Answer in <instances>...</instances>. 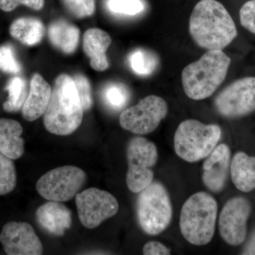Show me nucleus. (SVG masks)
<instances>
[{"instance_id":"29","label":"nucleus","mask_w":255,"mask_h":255,"mask_svg":"<svg viewBox=\"0 0 255 255\" xmlns=\"http://www.w3.org/2000/svg\"><path fill=\"white\" fill-rule=\"evenodd\" d=\"M73 80L80 102H81L84 112L90 110L93 105V98H92V88L90 81L86 77L81 74H78L74 76Z\"/></svg>"},{"instance_id":"4","label":"nucleus","mask_w":255,"mask_h":255,"mask_svg":"<svg viewBox=\"0 0 255 255\" xmlns=\"http://www.w3.org/2000/svg\"><path fill=\"white\" fill-rule=\"evenodd\" d=\"M218 204L204 191L191 195L181 210L179 228L183 237L191 244L204 246L212 241L217 219Z\"/></svg>"},{"instance_id":"12","label":"nucleus","mask_w":255,"mask_h":255,"mask_svg":"<svg viewBox=\"0 0 255 255\" xmlns=\"http://www.w3.org/2000/svg\"><path fill=\"white\" fill-rule=\"evenodd\" d=\"M251 210V203L244 197L233 198L223 206L219 217V233L230 246H240L246 240Z\"/></svg>"},{"instance_id":"16","label":"nucleus","mask_w":255,"mask_h":255,"mask_svg":"<svg viewBox=\"0 0 255 255\" xmlns=\"http://www.w3.org/2000/svg\"><path fill=\"white\" fill-rule=\"evenodd\" d=\"M52 88L40 74L35 73L30 82L29 92L22 107L23 118L33 122L45 114L50 100Z\"/></svg>"},{"instance_id":"1","label":"nucleus","mask_w":255,"mask_h":255,"mask_svg":"<svg viewBox=\"0 0 255 255\" xmlns=\"http://www.w3.org/2000/svg\"><path fill=\"white\" fill-rule=\"evenodd\" d=\"M189 28L196 44L208 50H222L238 36L231 14L216 0H201L196 4L189 18Z\"/></svg>"},{"instance_id":"5","label":"nucleus","mask_w":255,"mask_h":255,"mask_svg":"<svg viewBox=\"0 0 255 255\" xmlns=\"http://www.w3.org/2000/svg\"><path fill=\"white\" fill-rule=\"evenodd\" d=\"M222 135L216 124L206 125L194 119L179 124L174 137V150L183 160L196 162L206 158L217 146Z\"/></svg>"},{"instance_id":"22","label":"nucleus","mask_w":255,"mask_h":255,"mask_svg":"<svg viewBox=\"0 0 255 255\" xmlns=\"http://www.w3.org/2000/svg\"><path fill=\"white\" fill-rule=\"evenodd\" d=\"M6 90L9 96L3 104L5 112L12 113L22 110L29 92L26 80L20 76L13 77L8 82Z\"/></svg>"},{"instance_id":"30","label":"nucleus","mask_w":255,"mask_h":255,"mask_svg":"<svg viewBox=\"0 0 255 255\" xmlns=\"http://www.w3.org/2000/svg\"><path fill=\"white\" fill-rule=\"evenodd\" d=\"M242 26L255 35V0H250L240 10Z\"/></svg>"},{"instance_id":"33","label":"nucleus","mask_w":255,"mask_h":255,"mask_svg":"<svg viewBox=\"0 0 255 255\" xmlns=\"http://www.w3.org/2000/svg\"><path fill=\"white\" fill-rule=\"evenodd\" d=\"M242 255H255V231L245 247Z\"/></svg>"},{"instance_id":"23","label":"nucleus","mask_w":255,"mask_h":255,"mask_svg":"<svg viewBox=\"0 0 255 255\" xmlns=\"http://www.w3.org/2000/svg\"><path fill=\"white\" fill-rule=\"evenodd\" d=\"M129 65L134 73L140 76H148L157 68L158 58L153 52L137 48L131 52L128 57Z\"/></svg>"},{"instance_id":"3","label":"nucleus","mask_w":255,"mask_h":255,"mask_svg":"<svg viewBox=\"0 0 255 255\" xmlns=\"http://www.w3.org/2000/svg\"><path fill=\"white\" fill-rule=\"evenodd\" d=\"M231 63V58L223 50H208L183 70L182 83L186 95L193 100L211 97L227 76Z\"/></svg>"},{"instance_id":"15","label":"nucleus","mask_w":255,"mask_h":255,"mask_svg":"<svg viewBox=\"0 0 255 255\" xmlns=\"http://www.w3.org/2000/svg\"><path fill=\"white\" fill-rule=\"evenodd\" d=\"M36 216L41 227L54 236H63L73 224L71 211L58 201L43 204L37 209Z\"/></svg>"},{"instance_id":"9","label":"nucleus","mask_w":255,"mask_h":255,"mask_svg":"<svg viewBox=\"0 0 255 255\" xmlns=\"http://www.w3.org/2000/svg\"><path fill=\"white\" fill-rule=\"evenodd\" d=\"M168 105L159 96L150 95L122 112L119 123L125 130L137 135L153 132L168 114Z\"/></svg>"},{"instance_id":"18","label":"nucleus","mask_w":255,"mask_h":255,"mask_svg":"<svg viewBox=\"0 0 255 255\" xmlns=\"http://www.w3.org/2000/svg\"><path fill=\"white\" fill-rule=\"evenodd\" d=\"M23 128L17 121L0 119V153L11 159H17L24 152Z\"/></svg>"},{"instance_id":"27","label":"nucleus","mask_w":255,"mask_h":255,"mask_svg":"<svg viewBox=\"0 0 255 255\" xmlns=\"http://www.w3.org/2000/svg\"><path fill=\"white\" fill-rule=\"evenodd\" d=\"M108 7L112 12L133 16L143 11L144 4L140 0H109Z\"/></svg>"},{"instance_id":"2","label":"nucleus","mask_w":255,"mask_h":255,"mask_svg":"<svg viewBox=\"0 0 255 255\" xmlns=\"http://www.w3.org/2000/svg\"><path fill=\"white\" fill-rule=\"evenodd\" d=\"M82 108L73 78L61 74L55 79L48 108L43 114V124L50 133L68 135L80 127Z\"/></svg>"},{"instance_id":"24","label":"nucleus","mask_w":255,"mask_h":255,"mask_svg":"<svg viewBox=\"0 0 255 255\" xmlns=\"http://www.w3.org/2000/svg\"><path fill=\"white\" fill-rule=\"evenodd\" d=\"M102 100L110 110L119 112L123 110L130 100L128 89L121 82H111L102 90Z\"/></svg>"},{"instance_id":"26","label":"nucleus","mask_w":255,"mask_h":255,"mask_svg":"<svg viewBox=\"0 0 255 255\" xmlns=\"http://www.w3.org/2000/svg\"><path fill=\"white\" fill-rule=\"evenodd\" d=\"M67 10L75 17L82 18L95 13L96 0H61Z\"/></svg>"},{"instance_id":"11","label":"nucleus","mask_w":255,"mask_h":255,"mask_svg":"<svg viewBox=\"0 0 255 255\" xmlns=\"http://www.w3.org/2000/svg\"><path fill=\"white\" fill-rule=\"evenodd\" d=\"M216 110L228 119L245 117L255 111V78L246 77L230 84L214 102Z\"/></svg>"},{"instance_id":"31","label":"nucleus","mask_w":255,"mask_h":255,"mask_svg":"<svg viewBox=\"0 0 255 255\" xmlns=\"http://www.w3.org/2000/svg\"><path fill=\"white\" fill-rule=\"evenodd\" d=\"M45 0H0V9L10 12L20 5H24L30 9L39 11L43 9Z\"/></svg>"},{"instance_id":"28","label":"nucleus","mask_w":255,"mask_h":255,"mask_svg":"<svg viewBox=\"0 0 255 255\" xmlns=\"http://www.w3.org/2000/svg\"><path fill=\"white\" fill-rule=\"evenodd\" d=\"M0 70L13 75L21 73V65L15 56L12 47L9 45L0 46Z\"/></svg>"},{"instance_id":"20","label":"nucleus","mask_w":255,"mask_h":255,"mask_svg":"<svg viewBox=\"0 0 255 255\" xmlns=\"http://www.w3.org/2000/svg\"><path fill=\"white\" fill-rule=\"evenodd\" d=\"M230 169L233 184L238 190L248 193L255 189V157L238 152L233 157Z\"/></svg>"},{"instance_id":"21","label":"nucleus","mask_w":255,"mask_h":255,"mask_svg":"<svg viewBox=\"0 0 255 255\" xmlns=\"http://www.w3.org/2000/svg\"><path fill=\"white\" fill-rule=\"evenodd\" d=\"M9 33L23 45L35 46L43 39L45 33L44 25L38 18H18L11 23Z\"/></svg>"},{"instance_id":"8","label":"nucleus","mask_w":255,"mask_h":255,"mask_svg":"<svg viewBox=\"0 0 255 255\" xmlns=\"http://www.w3.org/2000/svg\"><path fill=\"white\" fill-rule=\"evenodd\" d=\"M86 180V173L80 167L63 166L40 177L36 183V190L46 200L64 202L76 196Z\"/></svg>"},{"instance_id":"25","label":"nucleus","mask_w":255,"mask_h":255,"mask_svg":"<svg viewBox=\"0 0 255 255\" xmlns=\"http://www.w3.org/2000/svg\"><path fill=\"white\" fill-rule=\"evenodd\" d=\"M11 160L0 153V195L9 194L16 187V169Z\"/></svg>"},{"instance_id":"14","label":"nucleus","mask_w":255,"mask_h":255,"mask_svg":"<svg viewBox=\"0 0 255 255\" xmlns=\"http://www.w3.org/2000/svg\"><path fill=\"white\" fill-rule=\"evenodd\" d=\"M231 149L226 144L216 146L203 164L202 181L212 192L218 193L226 186L231 169Z\"/></svg>"},{"instance_id":"6","label":"nucleus","mask_w":255,"mask_h":255,"mask_svg":"<svg viewBox=\"0 0 255 255\" xmlns=\"http://www.w3.org/2000/svg\"><path fill=\"white\" fill-rule=\"evenodd\" d=\"M172 205L167 189L152 182L137 197V216L146 234L157 236L169 227L172 219Z\"/></svg>"},{"instance_id":"13","label":"nucleus","mask_w":255,"mask_h":255,"mask_svg":"<svg viewBox=\"0 0 255 255\" xmlns=\"http://www.w3.org/2000/svg\"><path fill=\"white\" fill-rule=\"evenodd\" d=\"M0 243L9 255H39L43 248L33 227L28 223H6L0 233Z\"/></svg>"},{"instance_id":"7","label":"nucleus","mask_w":255,"mask_h":255,"mask_svg":"<svg viewBox=\"0 0 255 255\" xmlns=\"http://www.w3.org/2000/svg\"><path fill=\"white\" fill-rule=\"evenodd\" d=\"M127 155V187L132 193H140L153 182L152 168L158 160V151L153 142L135 137L128 144Z\"/></svg>"},{"instance_id":"32","label":"nucleus","mask_w":255,"mask_h":255,"mask_svg":"<svg viewBox=\"0 0 255 255\" xmlns=\"http://www.w3.org/2000/svg\"><path fill=\"white\" fill-rule=\"evenodd\" d=\"M142 253L145 255H169L171 251L159 242L150 241L144 246Z\"/></svg>"},{"instance_id":"10","label":"nucleus","mask_w":255,"mask_h":255,"mask_svg":"<svg viewBox=\"0 0 255 255\" xmlns=\"http://www.w3.org/2000/svg\"><path fill=\"white\" fill-rule=\"evenodd\" d=\"M75 202L80 222L88 229L98 227L106 220L115 216L119 209L115 196L97 188L78 193Z\"/></svg>"},{"instance_id":"17","label":"nucleus","mask_w":255,"mask_h":255,"mask_svg":"<svg viewBox=\"0 0 255 255\" xmlns=\"http://www.w3.org/2000/svg\"><path fill=\"white\" fill-rule=\"evenodd\" d=\"M112 43V38L107 32L100 28L87 30L83 37V50L90 58V65L94 70L102 72L110 66L107 53Z\"/></svg>"},{"instance_id":"19","label":"nucleus","mask_w":255,"mask_h":255,"mask_svg":"<svg viewBox=\"0 0 255 255\" xmlns=\"http://www.w3.org/2000/svg\"><path fill=\"white\" fill-rule=\"evenodd\" d=\"M48 34L50 43L62 53L72 54L78 48L80 29L65 20H55L50 23Z\"/></svg>"}]
</instances>
